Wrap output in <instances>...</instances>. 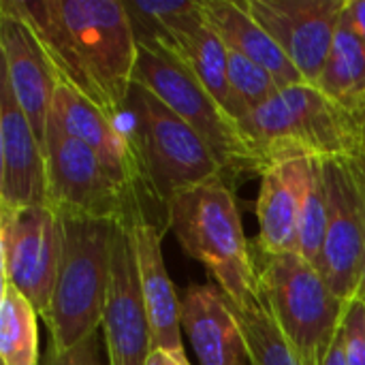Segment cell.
I'll list each match as a JSON object with an SVG mask.
<instances>
[{
	"label": "cell",
	"mask_w": 365,
	"mask_h": 365,
	"mask_svg": "<svg viewBox=\"0 0 365 365\" xmlns=\"http://www.w3.org/2000/svg\"><path fill=\"white\" fill-rule=\"evenodd\" d=\"M47 51L58 77L118 120L139 47L122 0H9Z\"/></svg>",
	"instance_id": "1"
},
{
	"label": "cell",
	"mask_w": 365,
	"mask_h": 365,
	"mask_svg": "<svg viewBox=\"0 0 365 365\" xmlns=\"http://www.w3.org/2000/svg\"><path fill=\"white\" fill-rule=\"evenodd\" d=\"M237 124L255 152L259 175L282 158L346 160L365 150L364 122L314 83L280 90Z\"/></svg>",
	"instance_id": "2"
},
{
	"label": "cell",
	"mask_w": 365,
	"mask_h": 365,
	"mask_svg": "<svg viewBox=\"0 0 365 365\" xmlns=\"http://www.w3.org/2000/svg\"><path fill=\"white\" fill-rule=\"evenodd\" d=\"M118 124L135 152L150 197L167 216L180 192L220 180L231 184L210 145L148 88L133 83Z\"/></svg>",
	"instance_id": "3"
},
{
	"label": "cell",
	"mask_w": 365,
	"mask_h": 365,
	"mask_svg": "<svg viewBox=\"0 0 365 365\" xmlns=\"http://www.w3.org/2000/svg\"><path fill=\"white\" fill-rule=\"evenodd\" d=\"M169 220L184 252L207 267L229 302L237 306L261 302L257 263L229 182L180 192L169 203Z\"/></svg>",
	"instance_id": "4"
},
{
	"label": "cell",
	"mask_w": 365,
	"mask_h": 365,
	"mask_svg": "<svg viewBox=\"0 0 365 365\" xmlns=\"http://www.w3.org/2000/svg\"><path fill=\"white\" fill-rule=\"evenodd\" d=\"M64 227L62 261L47 317L49 346L66 351L103 325L111 272L115 222L60 216Z\"/></svg>",
	"instance_id": "5"
},
{
	"label": "cell",
	"mask_w": 365,
	"mask_h": 365,
	"mask_svg": "<svg viewBox=\"0 0 365 365\" xmlns=\"http://www.w3.org/2000/svg\"><path fill=\"white\" fill-rule=\"evenodd\" d=\"M255 263L263 306L304 364L321 365L342 327L349 304L299 252L261 255Z\"/></svg>",
	"instance_id": "6"
},
{
	"label": "cell",
	"mask_w": 365,
	"mask_h": 365,
	"mask_svg": "<svg viewBox=\"0 0 365 365\" xmlns=\"http://www.w3.org/2000/svg\"><path fill=\"white\" fill-rule=\"evenodd\" d=\"M133 83L148 88L175 115H180L210 145L227 169L229 180H237L244 173H259L255 152L237 120L218 105V101L178 56L139 47Z\"/></svg>",
	"instance_id": "7"
},
{
	"label": "cell",
	"mask_w": 365,
	"mask_h": 365,
	"mask_svg": "<svg viewBox=\"0 0 365 365\" xmlns=\"http://www.w3.org/2000/svg\"><path fill=\"white\" fill-rule=\"evenodd\" d=\"M45 156L49 207L60 216L148 222L139 195L81 141L49 126Z\"/></svg>",
	"instance_id": "8"
},
{
	"label": "cell",
	"mask_w": 365,
	"mask_h": 365,
	"mask_svg": "<svg viewBox=\"0 0 365 365\" xmlns=\"http://www.w3.org/2000/svg\"><path fill=\"white\" fill-rule=\"evenodd\" d=\"M62 246L64 227L53 207H0L2 282L15 287L41 319L47 317L51 306Z\"/></svg>",
	"instance_id": "9"
},
{
	"label": "cell",
	"mask_w": 365,
	"mask_h": 365,
	"mask_svg": "<svg viewBox=\"0 0 365 365\" xmlns=\"http://www.w3.org/2000/svg\"><path fill=\"white\" fill-rule=\"evenodd\" d=\"M135 222H115L113 229L109 289L103 312L109 365H145L154 349L135 257Z\"/></svg>",
	"instance_id": "10"
},
{
	"label": "cell",
	"mask_w": 365,
	"mask_h": 365,
	"mask_svg": "<svg viewBox=\"0 0 365 365\" xmlns=\"http://www.w3.org/2000/svg\"><path fill=\"white\" fill-rule=\"evenodd\" d=\"M308 83L329 58L349 0H242Z\"/></svg>",
	"instance_id": "11"
},
{
	"label": "cell",
	"mask_w": 365,
	"mask_h": 365,
	"mask_svg": "<svg viewBox=\"0 0 365 365\" xmlns=\"http://www.w3.org/2000/svg\"><path fill=\"white\" fill-rule=\"evenodd\" d=\"M325 182L329 212L321 274L349 304L359 293L365 269V227L351 160H325Z\"/></svg>",
	"instance_id": "12"
},
{
	"label": "cell",
	"mask_w": 365,
	"mask_h": 365,
	"mask_svg": "<svg viewBox=\"0 0 365 365\" xmlns=\"http://www.w3.org/2000/svg\"><path fill=\"white\" fill-rule=\"evenodd\" d=\"M0 53L2 77L9 81L17 105L45 148L49 113L60 77L32 26L9 0H0Z\"/></svg>",
	"instance_id": "13"
},
{
	"label": "cell",
	"mask_w": 365,
	"mask_h": 365,
	"mask_svg": "<svg viewBox=\"0 0 365 365\" xmlns=\"http://www.w3.org/2000/svg\"><path fill=\"white\" fill-rule=\"evenodd\" d=\"M49 205L47 156L9 81L0 79V207Z\"/></svg>",
	"instance_id": "14"
},
{
	"label": "cell",
	"mask_w": 365,
	"mask_h": 365,
	"mask_svg": "<svg viewBox=\"0 0 365 365\" xmlns=\"http://www.w3.org/2000/svg\"><path fill=\"white\" fill-rule=\"evenodd\" d=\"M310 178V158H282L261 173L257 199L259 252H299V216Z\"/></svg>",
	"instance_id": "15"
},
{
	"label": "cell",
	"mask_w": 365,
	"mask_h": 365,
	"mask_svg": "<svg viewBox=\"0 0 365 365\" xmlns=\"http://www.w3.org/2000/svg\"><path fill=\"white\" fill-rule=\"evenodd\" d=\"M182 331L199 365H250L244 336L225 293L212 284H192L182 297Z\"/></svg>",
	"instance_id": "16"
},
{
	"label": "cell",
	"mask_w": 365,
	"mask_h": 365,
	"mask_svg": "<svg viewBox=\"0 0 365 365\" xmlns=\"http://www.w3.org/2000/svg\"><path fill=\"white\" fill-rule=\"evenodd\" d=\"M135 257L141 280V293L150 319L152 346L167 353H182V299L167 274L163 259V233L145 222L133 225Z\"/></svg>",
	"instance_id": "17"
},
{
	"label": "cell",
	"mask_w": 365,
	"mask_h": 365,
	"mask_svg": "<svg viewBox=\"0 0 365 365\" xmlns=\"http://www.w3.org/2000/svg\"><path fill=\"white\" fill-rule=\"evenodd\" d=\"M201 4L207 24L216 30L222 43L231 51H237L267 68L280 90L308 83L265 28L244 9L242 0H201Z\"/></svg>",
	"instance_id": "18"
},
{
	"label": "cell",
	"mask_w": 365,
	"mask_h": 365,
	"mask_svg": "<svg viewBox=\"0 0 365 365\" xmlns=\"http://www.w3.org/2000/svg\"><path fill=\"white\" fill-rule=\"evenodd\" d=\"M314 86L365 124V43L349 11H344L334 47Z\"/></svg>",
	"instance_id": "19"
},
{
	"label": "cell",
	"mask_w": 365,
	"mask_h": 365,
	"mask_svg": "<svg viewBox=\"0 0 365 365\" xmlns=\"http://www.w3.org/2000/svg\"><path fill=\"white\" fill-rule=\"evenodd\" d=\"M137 47L175 53L180 36L205 24L201 0H122Z\"/></svg>",
	"instance_id": "20"
},
{
	"label": "cell",
	"mask_w": 365,
	"mask_h": 365,
	"mask_svg": "<svg viewBox=\"0 0 365 365\" xmlns=\"http://www.w3.org/2000/svg\"><path fill=\"white\" fill-rule=\"evenodd\" d=\"M229 113V47L207 24L180 36L175 53Z\"/></svg>",
	"instance_id": "21"
},
{
	"label": "cell",
	"mask_w": 365,
	"mask_h": 365,
	"mask_svg": "<svg viewBox=\"0 0 365 365\" xmlns=\"http://www.w3.org/2000/svg\"><path fill=\"white\" fill-rule=\"evenodd\" d=\"M38 312L11 284L0 291V359L2 365H38Z\"/></svg>",
	"instance_id": "22"
},
{
	"label": "cell",
	"mask_w": 365,
	"mask_h": 365,
	"mask_svg": "<svg viewBox=\"0 0 365 365\" xmlns=\"http://www.w3.org/2000/svg\"><path fill=\"white\" fill-rule=\"evenodd\" d=\"M229 306L244 336L250 365H306L263 302L252 306H237L229 302Z\"/></svg>",
	"instance_id": "23"
},
{
	"label": "cell",
	"mask_w": 365,
	"mask_h": 365,
	"mask_svg": "<svg viewBox=\"0 0 365 365\" xmlns=\"http://www.w3.org/2000/svg\"><path fill=\"white\" fill-rule=\"evenodd\" d=\"M327 182H325V160L310 158V178L302 203L299 216V255L310 261L319 272L323 263V244L327 233Z\"/></svg>",
	"instance_id": "24"
},
{
	"label": "cell",
	"mask_w": 365,
	"mask_h": 365,
	"mask_svg": "<svg viewBox=\"0 0 365 365\" xmlns=\"http://www.w3.org/2000/svg\"><path fill=\"white\" fill-rule=\"evenodd\" d=\"M229 115L242 120L274 98L280 86L267 68L229 49Z\"/></svg>",
	"instance_id": "25"
},
{
	"label": "cell",
	"mask_w": 365,
	"mask_h": 365,
	"mask_svg": "<svg viewBox=\"0 0 365 365\" xmlns=\"http://www.w3.org/2000/svg\"><path fill=\"white\" fill-rule=\"evenodd\" d=\"M342 342L346 365H365V304L357 297L346 306L342 321Z\"/></svg>",
	"instance_id": "26"
},
{
	"label": "cell",
	"mask_w": 365,
	"mask_h": 365,
	"mask_svg": "<svg viewBox=\"0 0 365 365\" xmlns=\"http://www.w3.org/2000/svg\"><path fill=\"white\" fill-rule=\"evenodd\" d=\"M41 365H103L98 331L66 351H58L47 344V351H45V357L41 359Z\"/></svg>",
	"instance_id": "27"
},
{
	"label": "cell",
	"mask_w": 365,
	"mask_h": 365,
	"mask_svg": "<svg viewBox=\"0 0 365 365\" xmlns=\"http://www.w3.org/2000/svg\"><path fill=\"white\" fill-rule=\"evenodd\" d=\"M351 160V167H353V175H355V184H357V192H359V210H361V218H364L365 227V160L364 152L355 158H349ZM357 299H361L365 304V269H364V280H361V287H359V293H357Z\"/></svg>",
	"instance_id": "28"
},
{
	"label": "cell",
	"mask_w": 365,
	"mask_h": 365,
	"mask_svg": "<svg viewBox=\"0 0 365 365\" xmlns=\"http://www.w3.org/2000/svg\"><path fill=\"white\" fill-rule=\"evenodd\" d=\"M321 365H346V355H344V342H342V327L331 344V349L327 351L325 359L321 361Z\"/></svg>",
	"instance_id": "29"
},
{
	"label": "cell",
	"mask_w": 365,
	"mask_h": 365,
	"mask_svg": "<svg viewBox=\"0 0 365 365\" xmlns=\"http://www.w3.org/2000/svg\"><path fill=\"white\" fill-rule=\"evenodd\" d=\"M349 17L365 43V0H349Z\"/></svg>",
	"instance_id": "30"
},
{
	"label": "cell",
	"mask_w": 365,
	"mask_h": 365,
	"mask_svg": "<svg viewBox=\"0 0 365 365\" xmlns=\"http://www.w3.org/2000/svg\"><path fill=\"white\" fill-rule=\"evenodd\" d=\"M182 355H184V351L182 353H167V351H160V349H152L145 365H180Z\"/></svg>",
	"instance_id": "31"
},
{
	"label": "cell",
	"mask_w": 365,
	"mask_h": 365,
	"mask_svg": "<svg viewBox=\"0 0 365 365\" xmlns=\"http://www.w3.org/2000/svg\"><path fill=\"white\" fill-rule=\"evenodd\" d=\"M180 365H190V364H188V359H186V353H184L182 357H180Z\"/></svg>",
	"instance_id": "32"
},
{
	"label": "cell",
	"mask_w": 365,
	"mask_h": 365,
	"mask_svg": "<svg viewBox=\"0 0 365 365\" xmlns=\"http://www.w3.org/2000/svg\"><path fill=\"white\" fill-rule=\"evenodd\" d=\"M364 160H365V150H364Z\"/></svg>",
	"instance_id": "33"
},
{
	"label": "cell",
	"mask_w": 365,
	"mask_h": 365,
	"mask_svg": "<svg viewBox=\"0 0 365 365\" xmlns=\"http://www.w3.org/2000/svg\"><path fill=\"white\" fill-rule=\"evenodd\" d=\"M38 365H41V364H38Z\"/></svg>",
	"instance_id": "34"
}]
</instances>
